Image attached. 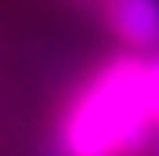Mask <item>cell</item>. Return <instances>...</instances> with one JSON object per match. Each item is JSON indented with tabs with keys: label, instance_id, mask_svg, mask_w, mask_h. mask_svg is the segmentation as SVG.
Returning <instances> with one entry per match:
<instances>
[{
	"label": "cell",
	"instance_id": "obj_2",
	"mask_svg": "<svg viewBox=\"0 0 159 156\" xmlns=\"http://www.w3.org/2000/svg\"><path fill=\"white\" fill-rule=\"evenodd\" d=\"M105 29L134 55H159V0H101Z\"/></svg>",
	"mask_w": 159,
	"mask_h": 156
},
{
	"label": "cell",
	"instance_id": "obj_1",
	"mask_svg": "<svg viewBox=\"0 0 159 156\" xmlns=\"http://www.w3.org/2000/svg\"><path fill=\"white\" fill-rule=\"evenodd\" d=\"M156 134L152 62L116 51L69 87L43 156H152Z\"/></svg>",
	"mask_w": 159,
	"mask_h": 156
},
{
	"label": "cell",
	"instance_id": "obj_3",
	"mask_svg": "<svg viewBox=\"0 0 159 156\" xmlns=\"http://www.w3.org/2000/svg\"><path fill=\"white\" fill-rule=\"evenodd\" d=\"M152 109H156V131H159V55H152ZM159 156V134H156V153Z\"/></svg>",
	"mask_w": 159,
	"mask_h": 156
}]
</instances>
